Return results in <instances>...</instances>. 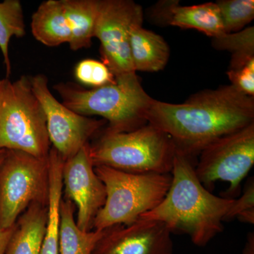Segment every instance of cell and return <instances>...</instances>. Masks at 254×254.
Returning <instances> with one entry per match:
<instances>
[{
    "label": "cell",
    "instance_id": "26",
    "mask_svg": "<svg viewBox=\"0 0 254 254\" xmlns=\"http://www.w3.org/2000/svg\"><path fill=\"white\" fill-rule=\"evenodd\" d=\"M15 226L11 228H3L0 226V254H5L10 239L12 236Z\"/></svg>",
    "mask_w": 254,
    "mask_h": 254
},
{
    "label": "cell",
    "instance_id": "22",
    "mask_svg": "<svg viewBox=\"0 0 254 254\" xmlns=\"http://www.w3.org/2000/svg\"><path fill=\"white\" fill-rule=\"evenodd\" d=\"M225 33L242 31L254 18V0H220L216 2Z\"/></svg>",
    "mask_w": 254,
    "mask_h": 254
},
{
    "label": "cell",
    "instance_id": "30",
    "mask_svg": "<svg viewBox=\"0 0 254 254\" xmlns=\"http://www.w3.org/2000/svg\"><path fill=\"white\" fill-rule=\"evenodd\" d=\"M0 151H1V150H0Z\"/></svg>",
    "mask_w": 254,
    "mask_h": 254
},
{
    "label": "cell",
    "instance_id": "7",
    "mask_svg": "<svg viewBox=\"0 0 254 254\" xmlns=\"http://www.w3.org/2000/svg\"><path fill=\"white\" fill-rule=\"evenodd\" d=\"M49 192L48 157L6 150L0 165V226L11 228L33 203L47 205Z\"/></svg>",
    "mask_w": 254,
    "mask_h": 254
},
{
    "label": "cell",
    "instance_id": "25",
    "mask_svg": "<svg viewBox=\"0 0 254 254\" xmlns=\"http://www.w3.org/2000/svg\"><path fill=\"white\" fill-rule=\"evenodd\" d=\"M227 76L231 86L248 96L254 95V60L236 69H229Z\"/></svg>",
    "mask_w": 254,
    "mask_h": 254
},
{
    "label": "cell",
    "instance_id": "20",
    "mask_svg": "<svg viewBox=\"0 0 254 254\" xmlns=\"http://www.w3.org/2000/svg\"><path fill=\"white\" fill-rule=\"evenodd\" d=\"M26 23L22 5L19 0H4L0 2V50L4 58L6 78L11 73L9 45L12 37L26 36Z\"/></svg>",
    "mask_w": 254,
    "mask_h": 254
},
{
    "label": "cell",
    "instance_id": "12",
    "mask_svg": "<svg viewBox=\"0 0 254 254\" xmlns=\"http://www.w3.org/2000/svg\"><path fill=\"white\" fill-rule=\"evenodd\" d=\"M171 234L163 222L139 218L104 230L92 254H173Z\"/></svg>",
    "mask_w": 254,
    "mask_h": 254
},
{
    "label": "cell",
    "instance_id": "10",
    "mask_svg": "<svg viewBox=\"0 0 254 254\" xmlns=\"http://www.w3.org/2000/svg\"><path fill=\"white\" fill-rule=\"evenodd\" d=\"M33 93L46 114L50 143L64 160L71 158L107 122L83 116L66 108L50 91L46 75L29 76Z\"/></svg>",
    "mask_w": 254,
    "mask_h": 254
},
{
    "label": "cell",
    "instance_id": "27",
    "mask_svg": "<svg viewBox=\"0 0 254 254\" xmlns=\"http://www.w3.org/2000/svg\"><path fill=\"white\" fill-rule=\"evenodd\" d=\"M243 254H254V233H251L249 235L245 250L243 251Z\"/></svg>",
    "mask_w": 254,
    "mask_h": 254
},
{
    "label": "cell",
    "instance_id": "17",
    "mask_svg": "<svg viewBox=\"0 0 254 254\" xmlns=\"http://www.w3.org/2000/svg\"><path fill=\"white\" fill-rule=\"evenodd\" d=\"M31 27L35 39L48 47L68 43L71 39L63 0L42 2L32 16Z\"/></svg>",
    "mask_w": 254,
    "mask_h": 254
},
{
    "label": "cell",
    "instance_id": "23",
    "mask_svg": "<svg viewBox=\"0 0 254 254\" xmlns=\"http://www.w3.org/2000/svg\"><path fill=\"white\" fill-rule=\"evenodd\" d=\"M74 75L80 83L92 88L116 83L108 66L103 62L93 59L80 61L75 67Z\"/></svg>",
    "mask_w": 254,
    "mask_h": 254
},
{
    "label": "cell",
    "instance_id": "18",
    "mask_svg": "<svg viewBox=\"0 0 254 254\" xmlns=\"http://www.w3.org/2000/svg\"><path fill=\"white\" fill-rule=\"evenodd\" d=\"M100 0H63L71 39L68 46L73 51L88 48L95 37Z\"/></svg>",
    "mask_w": 254,
    "mask_h": 254
},
{
    "label": "cell",
    "instance_id": "11",
    "mask_svg": "<svg viewBox=\"0 0 254 254\" xmlns=\"http://www.w3.org/2000/svg\"><path fill=\"white\" fill-rule=\"evenodd\" d=\"M63 188L67 200L77 208L76 225L82 231L93 230L97 214L104 205L106 193L103 182L95 173L89 154V143L76 155L65 160Z\"/></svg>",
    "mask_w": 254,
    "mask_h": 254
},
{
    "label": "cell",
    "instance_id": "5",
    "mask_svg": "<svg viewBox=\"0 0 254 254\" xmlns=\"http://www.w3.org/2000/svg\"><path fill=\"white\" fill-rule=\"evenodd\" d=\"M63 105L83 116L102 117L109 123L107 130L133 131L147 124L146 115L153 102L141 83H115L86 89L73 82L54 86Z\"/></svg>",
    "mask_w": 254,
    "mask_h": 254
},
{
    "label": "cell",
    "instance_id": "4",
    "mask_svg": "<svg viewBox=\"0 0 254 254\" xmlns=\"http://www.w3.org/2000/svg\"><path fill=\"white\" fill-rule=\"evenodd\" d=\"M94 170L106 193L104 205L93 222V230L98 231L136 222L161 203L171 185V173H129L104 165Z\"/></svg>",
    "mask_w": 254,
    "mask_h": 254
},
{
    "label": "cell",
    "instance_id": "28",
    "mask_svg": "<svg viewBox=\"0 0 254 254\" xmlns=\"http://www.w3.org/2000/svg\"><path fill=\"white\" fill-rule=\"evenodd\" d=\"M5 153H6V150H1V151H0V165H1V163L3 162V160H4Z\"/></svg>",
    "mask_w": 254,
    "mask_h": 254
},
{
    "label": "cell",
    "instance_id": "9",
    "mask_svg": "<svg viewBox=\"0 0 254 254\" xmlns=\"http://www.w3.org/2000/svg\"><path fill=\"white\" fill-rule=\"evenodd\" d=\"M194 167L199 181L211 188L218 181L230 187L225 198L234 199L254 164V123L213 141L200 153Z\"/></svg>",
    "mask_w": 254,
    "mask_h": 254
},
{
    "label": "cell",
    "instance_id": "13",
    "mask_svg": "<svg viewBox=\"0 0 254 254\" xmlns=\"http://www.w3.org/2000/svg\"><path fill=\"white\" fill-rule=\"evenodd\" d=\"M155 14L171 26L198 30L213 39L225 33L216 3L184 6L178 1H167L159 3Z\"/></svg>",
    "mask_w": 254,
    "mask_h": 254
},
{
    "label": "cell",
    "instance_id": "1",
    "mask_svg": "<svg viewBox=\"0 0 254 254\" xmlns=\"http://www.w3.org/2000/svg\"><path fill=\"white\" fill-rule=\"evenodd\" d=\"M254 97L231 85L205 90L181 104L153 99L147 123L172 138L177 150L190 157L227 134L254 123Z\"/></svg>",
    "mask_w": 254,
    "mask_h": 254
},
{
    "label": "cell",
    "instance_id": "2",
    "mask_svg": "<svg viewBox=\"0 0 254 254\" xmlns=\"http://www.w3.org/2000/svg\"><path fill=\"white\" fill-rule=\"evenodd\" d=\"M194 167L191 158L177 150L168 193L140 219L163 222L172 232H185L195 245L203 247L223 231L235 198L213 194L198 180Z\"/></svg>",
    "mask_w": 254,
    "mask_h": 254
},
{
    "label": "cell",
    "instance_id": "24",
    "mask_svg": "<svg viewBox=\"0 0 254 254\" xmlns=\"http://www.w3.org/2000/svg\"><path fill=\"white\" fill-rule=\"evenodd\" d=\"M238 218L246 223H254V182L249 180L243 193L238 199H235L233 205L227 213L225 220Z\"/></svg>",
    "mask_w": 254,
    "mask_h": 254
},
{
    "label": "cell",
    "instance_id": "29",
    "mask_svg": "<svg viewBox=\"0 0 254 254\" xmlns=\"http://www.w3.org/2000/svg\"><path fill=\"white\" fill-rule=\"evenodd\" d=\"M0 84H1V80H0Z\"/></svg>",
    "mask_w": 254,
    "mask_h": 254
},
{
    "label": "cell",
    "instance_id": "3",
    "mask_svg": "<svg viewBox=\"0 0 254 254\" xmlns=\"http://www.w3.org/2000/svg\"><path fill=\"white\" fill-rule=\"evenodd\" d=\"M176 150L172 138L149 123L128 132L106 129L96 143L89 144L94 166L134 174L171 173Z\"/></svg>",
    "mask_w": 254,
    "mask_h": 254
},
{
    "label": "cell",
    "instance_id": "21",
    "mask_svg": "<svg viewBox=\"0 0 254 254\" xmlns=\"http://www.w3.org/2000/svg\"><path fill=\"white\" fill-rule=\"evenodd\" d=\"M213 46L216 49L227 50L232 53L229 69L240 68L254 60V26L213 38Z\"/></svg>",
    "mask_w": 254,
    "mask_h": 254
},
{
    "label": "cell",
    "instance_id": "8",
    "mask_svg": "<svg viewBox=\"0 0 254 254\" xmlns=\"http://www.w3.org/2000/svg\"><path fill=\"white\" fill-rule=\"evenodd\" d=\"M141 6L131 0H100L95 37L100 42L103 63L120 83H140L132 63L129 29L143 22Z\"/></svg>",
    "mask_w": 254,
    "mask_h": 254
},
{
    "label": "cell",
    "instance_id": "14",
    "mask_svg": "<svg viewBox=\"0 0 254 254\" xmlns=\"http://www.w3.org/2000/svg\"><path fill=\"white\" fill-rule=\"evenodd\" d=\"M133 23L129 29V46L132 63L136 71L156 72L168 64L170 48L163 37Z\"/></svg>",
    "mask_w": 254,
    "mask_h": 254
},
{
    "label": "cell",
    "instance_id": "16",
    "mask_svg": "<svg viewBox=\"0 0 254 254\" xmlns=\"http://www.w3.org/2000/svg\"><path fill=\"white\" fill-rule=\"evenodd\" d=\"M18 218L5 254H40L46 234L47 205L33 203Z\"/></svg>",
    "mask_w": 254,
    "mask_h": 254
},
{
    "label": "cell",
    "instance_id": "15",
    "mask_svg": "<svg viewBox=\"0 0 254 254\" xmlns=\"http://www.w3.org/2000/svg\"><path fill=\"white\" fill-rule=\"evenodd\" d=\"M64 160L55 148L48 155L49 192L46 234L40 254H60V204L63 200V170Z\"/></svg>",
    "mask_w": 254,
    "mask_h": 254
},
{
    "label": "cell",
    "instance_id": "6",
    "mask_svg": "<svg viewBox=\"0 0 254 254\" xmlns=\"http://www.w3.org/2000/svg\"><path fill=\"white\" fill-rule=\"evenodd\" d=\"M17 150L48 158L50 150L46 114L29 76L0 84V150Z\"/></svg>",
    "mask_w": 254,
    "mask_h": 254
},
{
    "label": "cell",
    "instance_id": "19",
    "mask_svg": "<svg viewBox=\"0 0 254 254\" xmlns=\"http://www.w3.org/2000/svg\"><path fill=\"white\" fill-rule=\"evenodd\" d=\"M75 205L67 199L60 204V254H92L103 231H82L74 218Z\"/></svg>",
    "mask_w": 254,
    "mask_h": 254
}]
</instances>
